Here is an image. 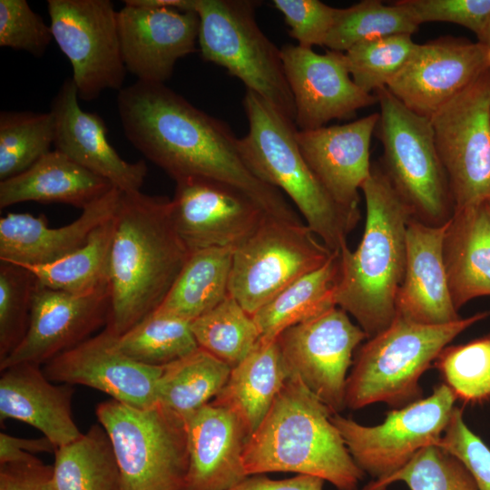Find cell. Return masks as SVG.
Wrapping results in <instances>:
<instances>
[{"mask_svg":"<svg viewBox=\"0 0 490 490\" xmlns=\"http://www.w3.org/2000/svg\"><path fill=\"white\" fill-rule=\"evenodd\" d=\"M117 461L121 490H184L189 465L185 420L156 404L136 408L113 398L97 405Z\"/></svg>","mask_w":490,"mask_h":490,"instance_id":"9c48e42d","label":"cell"},{"mask_svg":"<svg viewBox=\"0 0 490 490\" xmlns=\"http://www.w3.org/2000/svg\"><path fill=\"white\" fill-rule=\"evenodd\" d=\"M54 39L51 26L25 0H0V45L40 57Z\"/></svg>","mask_w":490,"mask_h":490,"instance_id":"ee69618b","label":"cell"},{"mask_svg":"<svg viewBox=\"0 0 490 490\" xmlns=\"http://www.w3.org/2000/svg\"><path fill=\"white\" fill-rule=\"evenodd\" d=\"M361 191L366 203L362 239L340 250L337 306L352 316L368 338L396 318V299L407 260V229L413 218L380 164H371Z\"/></svg>","mask_w":490,"mask_h":490,"instance_id":"3957f363","label":"cell"},{"mask_svg":"<svg viewBox=\"0 0 490 490\" xmlns=\"http://www.w3.org/2000/svg\"><path fill=\"white\" fill-rule=\"evenodd\" d=\"M35 284L36 279L25 267L0 261V361L27 332Z\"/></svg>","mask_w":490,"mask_h":490,"instance_id":"b9f144b4","label":"cell"},{"mask_svg":"<svg viewBox=\"0 0 490 490\" xmlns=\"http://www.w3.org/2000/svg\"><path fill=\"white\" fill-rule=\"evenodd\" d=\"M78 98L76 86L69 78L53 100L50 112L54 119L55 150L123 193L140 191L147 175L144 160L124 161L109 143L103 120L97 113L83 111Z\"/></svg>","mask_w":490,"mask_h":490,"instance_id":"7402d4cb","label":"cell"},{"mask_svg":"<svg viewBox=\"0 0 490 490\" xmlns=\"http://www.w3.org/2000/svg\"><path fill=\"white\" fill-rule=\"evenodd\" d=\"M53 468L56 490H121L113 448L100 424L57 447Z\"/></svg>","mask_w":490,"mask_h":490,"instance_id":"d6a6232c","label":"cell"},{"mask_svg":"<svg viewBox=\"0 0 490 490\" xmlns=\"http://www.w3.org/2000/svg\"><path fill=\"white\" fill-rule=\"evenodd\" d=\"M54 40L73 67L78 97L96 99L106 89L122 90L126 67L118 11L110 0H48Z\"/></svg>","mask_w":490,"mask_h":490,"instance_id":"4fadbf2b","label":"cell"},{"mask_svg":"<svg viewBox=\"0 0 490 490\" xmlns=\"http://www.w3.org/2000/svg\"><path fill=\"white\" fill-rule=\"evenodd\" d=\"M113 232V217L95 229L83 246L62 259L21 266L28 269L39 284L52 289L71 293L93 290L107 283Z\"/></svg>","mask_w":490,"mask_h":490,"instance_id":"836d02e7","label":"cell"},{"mask_svg":"<svg viewBox=\"0 0 490 490\" xmlns=\"http://www.w3.org/2000/svg\"><path fill=\"white\" fill-rule=\"evenodd\" d=\"M235 249L206 248L191 252L156 311L192 321L229 296Z\"/></svg>","mask_w":490,"mask_h":490,"instance_id":"4dcf8cb0","label":"cell"},{"mask_svg":"<svg viewBox=\"0 0 490 490\" xmlns=\"http://www.w3.org/2000/svg\"><path fill=\"white\" fill-rule=\"evenodd\" d=\"M486 203H487V205H488V207H489V209H490V200L487 201Z\"/></svg>","mask_w":490,"mask_h":490,"instance_id":"f5cc1de1","label":"cell"},{"mask_svg":"<svg viewBox=\"0 0 490 490\" xmlns=\"http://www.w3.org/2000/svg\"><path fill=\"white\" fill-rule=\"evenodd\" d=\"M53 465L35 456L27 460L0 465V490H56Z\"/></svg>","mask_w":490,"mask_h":490,"instance_id":"7dc6e473","label":"cell"},{"mask_svg":"<svg viewBox=\"0 0 490 490\" xmlns=\"http://www.w3.org/2000/svg\"><path fill=\"white\" fill-rule=\"evenodd\" d=\"M456 400L442 383L427 397L387 412L377 426H364L339 414H333L331 421L357 466L380 481L402 468L419 450L438 445Z\"/></svg>","mask_w":490,"mask_h":490,"instance_id":"7c38bea8","label":"cell"},{"mask_svg":"<svg viewBox=\"0 0 490 490\" xmlns=\"http://www.w3.org/2000/svg\"><path fill=\"white\" fill-rule=\"evenodd\" d=\"M126 70L138 81L164 83L176 62L196 51L200 18L195 11L136 5L124 1L118 11Z\"/></svg>","mask_w":490,"mask_h":490,"instance_id":"ffe728a7","label":"cell"},{"mask_svg":"<svg viewBox=\"0 0 490 490\" xmlns=\"http://www.w3.org/2000/svg\"><path fill=\"white\" fill-rule=\"evenodd\" d=\"M368 339L348 314L335 307L284 330L276 339L289 377L299 378L332 414L345 407L355 349Z\"/></svg>","mask_w":490,"mask_h":490,"instance_id":"5bb4252c","label":"cell"},{"mask_svg":"<svg viewBox=\"0 0 490 490\" xmlns=\"http://www.w3.org/2000/svg\"><path fill=\"white\" fill-rule=\"evenodd\" d=\"M374 94L380 109L377 127L385 174L414 219L446 224L455 206L430 119L408 109L387 87Z\"/></svg>","mask_w":490,"mask_h":490,"instance_id":"52a82bcc","label":"cell"},{"mask_svg":"<svg viewBox=\"0 0 490 490\" xmlns=\"http://www.w3.org/2000/svg\"><path fill=\"white\" fill-rule=\"evenodd\" d=\"M488 68L490 52L483 44L441 37L418 44L387 88L408 109L430 118Z\"/></svg>","mask_w":490,"mask_h":490,"instance_id":"d6986e66","label":"cell"},{"mask_svg":"<svg viewBox=\"0 0 490 490\" xmlns=\"http://www.w3.org/2000/svg\"><path fill=\"white\" fill-rule=\"evenodd\" d=\"M281 58L296 109L298 130H313L329 121L350 119L377 103L374 93L362 91L352 80L344 53L285 44Z\"/></svg>","mask_w":490,"mask_h":490,"instance_id":"e0dca14e","label":"cell"},{"mask_svg":"<svg viewBox=\"0 0 490 490\" xmlns=\"http://www.w3.org/2000/svg\"><path fill=\"white\" fill-rule=\"evenodd\" d=\"M437 446L467 467L477 490H490V448L468 427L463 408H454Z\"/></svg>","mask_w":490,"mask_h":490,"instance_id":"f6af8a7d","label":"cell"},{"mask_svg":"<svg viewBox=\"0 0 490 490\" xmlns=\"http://www.w3.org/2000/svg\"><path fill=\"white\" fill-rule=\"evenodd\" d=\"M324 482L320 477L309 475H298L283 480L253 475L229 490H322Z\"/></svg>","mask_w":490,"mask_h":490,"instance_id":"681fc988","label":"cell"},{"mask_svg":"<svg viewBox=\"0 0 490 490\" xmlns=\"http://www.w3.org/2000/svg\"><path fill=\"white\" fill-rule=\"evenodd\" d=\"M185 422L189 465L184 490H229L248 476L242 456L250 435L231 410L210 402Z\"/></svg>","mask_w":490,"mask_h":490,"instance_id":"d4e9b609","label":"cell"},{"mask_svg":"<svg viewBox=\"0 0 490 490\" xmlns=\"http://www.w3.org/2000/svg\"><path fill=\"white\" fill-rule=\"evenodd\" d=\"M113 188L104 178L54 150L25 172L0 181V208L37 201L64 203L83 210Z\"/></svg>","mask_w":490,"mask_h":490,"instance_id":"83f0119b","label":"cell"},{"mask_svg":"<svg viewBox=\"0 0 490 490\" xmlns=\"http://www.w3.org/2000/svg\"><path fill=\"white\" fill-rule=\"evenodd\" d=\"M484 45H485L489 49V52H490V34H489V37H488L486 43Z\"/></svg>","mask_w":490,"mask_h":490,"instance_id":"816d5d0a","label":"cell"},{"mask_svg":"<svg viewBox=\"0 0 490 490\" xmlns=\"http://www.w3.org/2000/svg\"><path fill=\"white\" fill-rule=\"evenodd\" d=\"M447 222L432 226L414 218L409 220L406 268L397 295L396 316L425 325L447 324L461 318L451 298L444 260Z\"/></svg>","mask_w":490,"mask_h":490,"instance_id":"603a6c76","label":"cell"},{"mask_svg":"<svg viewBox=\"0 0 490 490\" xmlns=\"http://www.w3.org/2000/svg\"><path fill=\"white\" fill-rule=\"evenodd\" d=\"M287 379L277 341L259 340L250 354L231 368L226 384L211 402L231 410L250 436Z\"/></svg>","mask_w":490,"mask_h":490,"instance_id":"f1b7e54d","label":"cell"},{"mask_svg":"<svg viewBox=\"0 0 490 490\" xmlns=\"http://www.w3.org/2000/svg\"><path fill=\"white\" fill-rule=\"evenodd\" d=\"M54 138L51 112H1L0 181L25 172L51 152Z\"/></svg>","mask_w":490,"mask_h":490,"instance_id":"74e56055","label":"cell"},{"mask_svg":"<svg viewBox=\"0 0 490 490\" xmlns=\"http://www.w3.org/2000/svg\"><path fill=\"white\" fill-rule=\"evenodd\" d=\"M117 108L128 141L175 181L201 178L227 183L267 215L302 222L283 193L250 170L230 128L164 83L137 81L122 88Z\"/></svg>","mask_w":490,"mask_h":490,"instance_id":"6da1fadb","label":"cell"},{"mask_svg":"<svg viewBox=\"0 0 490 490\" xmlns=\"http://www.w3.org/2000/svg\"><path fill=\"white\" fill-rule=\"evenodd\" d=\"M434 366L456 398L468 403L490 399V335L446 347Z\"/></svg>","mask_w":490,"mask_h":490,"instance_id":"60d3db41","label":"cell"},{"mask_svg":"<svg viewBox=\"0 0 490 490\" xmlns=\"http://www.w3.org/2000/svg\"><path fill=\"white\" fill-rule=\"evenodd\" d=\"M191 328L199 347L231 368L250 354L260 338L253 317L230 295L192 320Z\"/></svg>","mask_w":490,"mask_h":490,"instance_id":"d590c367","label":"cell"},{"mask_svg":"<svg viewBox=\"0 0 490 490\" xmlns=\"http://www.w3.org/2000/svg\"><path fill=\"white\" fill-rule=\"evenodd\" d=\"M420 25L453 23L471 30L485 44L490 34V0H399Z\"/></svg>","mask_w":490,"mask_h":490,"instance_id":"7bdbcfd3","label":"cell"},{"mask_svg":"<svg viewBox=\"0 0 490 490\" xmlns=\"http://www.w3.org/2000/svg\"><path fill=\"white\" fill-rule=\"evenodd\" d=\"M129 3L149 6V7H166L179 11H194L195 0H127Z\"/></svg>","mask_w":490,"mask_h":490,"instance_id":"f907efd6","label":"cell"},{"mask_svg":"<svg viewBox=\"0 0 490 490\" xmlns=\"http://www.w3.org/2000/svg\"><path fill=\"white\" fill-rule=\"evenodd\" d=\"M190 254L172 220V199L122 192L113 216L105 328L120 337L155 311Z\"/></svg>","mask_w":490,"mask_h":490,"instance_id":"7a4b0ae2","label":"cell"},{"mask_svg":"<svg viewBox=\"0 0 490 490\" xmlns=\"http://www.w3.org/2000/svg\"><path fill=\"white\" fill-rule=\"evenodd\" d=\"M243 107L249 131L240 147L248 166L286 193L315 235L331 251H339L359 216L339 206L319 182L299 151L293 122L250 90Z\"/></svg>","mask_w":490,"mask_h":490,"instance_id":"5b68a950","label":"cell"},{"mask_svg":"<svg viewBox=\"0 0 490 490\" xmlns=\"http://www.w3.org/2000/svg\"><path fill=\"white\" fill-rule=\"evenodd\" d=\"M443 251L449 291L457 310L475 298L490 296V209L486 202L454 211Z\"/></svg>","mask_w":490,"mask_h":490,"instance_id":"4316f807","label":"cell"},{"mask_svg":"<svg viewBox=\"0 0 490 490\" xmlns=\"http://www.w3.org/2000/svg\"><path fill=\"white\" fill-rule=\"evenodd\" d=\"M332 415L299 378L289 377L246 441V475L293 472L320 477L338 490H358L365 474L350 456Z\"/></svg>","mask_w":490,"mask_h":490,"instance_id":"277c9868","label":"cell"},{"mask_svg":"<svg viewBox=\"0 0 490 490\" xmlns=\"http://www.w3.org/2000/svg\"><path fill=\"white\" fill-rule=\"evenodd\" d=\"M396 482H404L410 490H477L467 467L437 445L419 450L387 478L372 480L361 490H386Z\"/></svg>","mask_w":490,"mask_h":490,"instance_id":"ab89813d","label":"cell"},{"mask_svg":"<svg viewBox=\"0 0 490 490\" xmlns=\"http://www.w3.org/2000/svg\"><path fill=\"white\" fill-rule=\"evenodd\" d=\"M122 195L113 187L59 228L49 227L44 214L9 212L0 219V261L34 266L62 259L83 246L95 229L114 216Z\"/></svg>","mask_w":490,"mask_h":490,"instance_id":"cb8c5ba5","label":"cell"},{"mask_svg":"<svg viewBox=\"0 0 490 490\" xmlns=\"http://www.w3.org/2000/svg\"><path fill=\"white\" fill-rule=\"evenodd\" d=\"M332 254L307 224L267 216L234 250L229 295L253 316L288 286L323 266Z\"/></svg>","mask_w":490,"mask_h":490,"instance_id":"30bf717a","label":"cell"},{"mask_svg":"<svg viewBox=\"0 0 490 490\" xmlns=\"http://www.w3.org/2000/svg\"><path fill=\"white\" fill-rule=\"evenodd\" d=\"M417 45L407 34L366 40L344 53L346 65L354 83L372 94L403 70Z\"/></svg>","mask_w":490,"mask_h":490,"instance_id":"f35d334b","label":"cell"},{"mask_svg":"<svg viewBox=\"0 0 490 490\" xmlns=\"http://www.w3.org/2000/svg\"><path fill=\"white\" fill-rule=\"evenodd\" d=\"M456 210L490 200V68L429 118Z\"/></svg>","mask_w":490,"mask_h":490,"instance_id":"8fae6325","label":"cell"},{"mask_svg":"<svg viewBox=\"0 0 490 490\" xmlns=\"http://www.w3.org/2000/svg\"><path fill=\"white\" fill-rule=\"evenodd\" d=\"M379 113L342 125L297 130L296 140L306 162L332 199L359 216V191L369 176V148Z\"/></svg>","mask_w":490,"mask_h":490,"instance_id":"44dd1931","label":"cell"},{"mask_svg":"<svg viewBox=\"0 0 490 490\" xmlns=\"http://www.w3.org/2000/svg\"><path fill=\"white\" fill-rule=\"evenodd\" d=\"M274 6L289 26V35L303 47L325 44L338 8L318 0H274Z\"/></svg>","mask_w":490,"mask_h":490,"instance_id":"bcb514c9","label":"cell"},{"mask_svg":"<svg viewBox=\"0 0 490 490\" xmlns=\"http://www.w3.org/2000/svg\"><path fill=\"white\" fill-rule=\"evenodd\" d=\"M489 315L479 312L442 325L396 316L358 350L347 379L346 407L358 409L383 402L402 407L421 398L423 373L456 337Z\"/></svg>","mask_w":490,"mask_h":490,"instance_id":"8992f818","label":"cell"},{"mask_svg":"<svg viewBox=\"0 0 490 490\" xmlns=\"http://www.w3.org/2000/svg\"><path fill=\"white\" fill-rule=\"evenodd\" d=\"M56 446L45 436L16 437L0 433V465L27 460L37 453H54Z\"/></svg>","mask_w":490,"mask_h":490,"instance_id":"c3c4849f","label":"cell"},{"mask_svg":"<svg viewBox=\"0 0 490 490\" xmlns=\"http://www.w3.org/2000/svg\"><path fill=\"white\" fill-rule=\"evenodd\" d=\"M230 371L228 364L199 348L162 367L156 387L157 404L185 420L215 398Z\"/></svg>","mask_w":490,"mask_h":490,"instance_id":"1f68e13d","label":"cell"},{"mask_svg":"<svg viewBox=\"0 0 490 490\" xmlns=\"http://www.w3.org/2000/svg\"><path fill=\"white\" fill-rule=\"evenodd\" d=\"M74 387L53 384L40 365L20 363L1 370L0 421L15 419L39 430L55 446L83 433L72 414Z\"/></svg>","mask_w":490,"mask_h":490,"instance_id":"484cf974","label":"cell"},{"mask_svg":"<svg viewBox=\"0 0 490 490\" xmlns=\"http://www.w3.org/2000/svg\"><path fill=\"white\" fill-rule=\"evenodd\" d=\"M175 182L172 216L191 252L212 247L237 249L269 216L249 195L230 184L201 178Z\"/></svg>","mask_w":490,"mask_h":490,"instance_id":"9a60e30c","label":"cell"},{"mask_svg":"<svg viewBox=\"0 0 490 490\" xmlns=\"http://www.w3.org/2000/svg\"><path fill=\"white\" fill-rule=\"evenodd\" d=\"M109 309L107 283L88 292L71 293L36 281L27 332L17 348L0 361V370L20 363L44 365L106 326Z\"/></svg>","mask_w":490,"mask_h":490,"instance_id":"2e32d148","label":"cell"},{"mask_svg":"<svg viewBox=\"0 0 490 490\" xmlns=\"http://www.w3.org/2000/svg\"><path fill=\"white\" fill-rule=\"evenodd\" d=\"M340 276L339 251L320 268L288 286L252 317L260 341L272 342L287 328L314 318L337 307Z\"/></svg>","mask_w":490,"mask_h":490,"instance_id":"f546056e","label":"cell"},{"mask_svg":"<svg viewBox=\"0 0 490 490\" xmlns=\"http://www.w3.org/2000/svg\"><path fill=\"white\" fill-rule=\"evenodd\" d=\"M53 382L86 386L136 408L157 404L156 387L162 367L146 366L126 356L118 337L104 328L44 365Z\"/></svg>","mask_w":490,"mask_h":490,"instance_id":"ac0fdd59","label":"cell"},{"mask_svg":"<svg viewBox=\"0 0 490 490\" xmlns=\"http://www.w3.org/2000/svg\"><path fill=\"white\" fill-rule=\"evenodd\" d=\"M118 346L132 359L151 367H164L200 348L191 321L156 310L118 337Z\"/></svg>","mask_w":490,"mask_h":490,"instance_id":"e575fe53","label":"cell"},{"mask_svg":"<svg viewBox=\"0 0 490 490\" xmlns=\"http://www.w3.org/2000/svg\"><path fill=\"white\" fill-rule=\"evenodd\" d=\"M257 5L250 0H195L200 51L205 61L225 68L294 122L295 103L281 51L257 24Z\"/></svg>","mask_w":490,"mask_h":490,"instance_id":"ba28073f","label":"cell"},{"mask_svg":"<svg viewBox=\"0 0 490 490\" xmlns=\"http://www.w3.org/2000/svg\"><path fill=\"white\" fill-rule=\"evenodd\" d=\"M419 27L398 1L385 5L364 0L348 8H338L334 24L324 46L345 53L360 42L393 34H413Z\"/></svg>","mask_w":490,"mask_h":490,"instance_id":"8d00e7d4","label":"cell"}]
</instances>
